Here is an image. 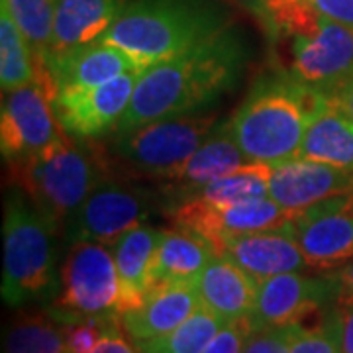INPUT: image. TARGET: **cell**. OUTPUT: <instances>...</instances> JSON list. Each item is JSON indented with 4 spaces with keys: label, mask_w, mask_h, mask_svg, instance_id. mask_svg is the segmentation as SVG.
<instances>
[{
    "label": "cell",
    "mask_w": 353,
    "mask_h": 353,
    "mask_svg": "<svg viewBox=\"0 0 353 353\" xmlns=\"http://www.w3.org/2000/svg\"><path fill=\"white\" fill-rule=\"evenodd\" d=\"M248 57L243 39L226 28L201 46L145 69L114 132L132 130L157 118L190 114L212 104L240 83Z\"/></svg>",
    "instance_id": "obj_1"
},
{
    "label": "cell",
    "mask_w": 353,
    "mask_h": 353,
    "mask_svg": "<svg viewBox=\"0 0 353 353\" xmlns=\"http://www.w3.org/2000/svg\"><path fill=\"white\" fill-rule=\"evenodd\" d=\"M328 97L281 71L253 85L228 128L250 161L277 165L296 157L312 114Z\"/></svg>",
    "instance_id": "obj_2"
},
{
    "label": "cell",
    "mask_w": 353,
    "mask_h": 353,
    "mask_svg": "<svg viewBox=\"0 0 353 353\" xmlns=\"http://www.w3.org/2000/svg\"><path fill=\"white\" fill-rule=\"evenodd\" d=\"M228 28L208 0H134L102 36L139 69L169 61Z\"/></svg>",
    "instance_id": "obj_3"
},
{
    "label": "cell",
    "mask_w": 353,
    "mask_h": 353,
    "mask_svg": "<svg viewBox=\"0 0 353 353\" xmlns=\"http://www.w3.org/2000/svg\"><path fill=\"white\" fill-rule=\"evenodd\" d=\"M10 183L34 202L55 230L87 201L104 181L112 179L110 159L97 143L65 136L41 152L6 161Z\"/></svg>",
    "instance_id": "obj_4"
},
{
    "label": "cell",
    "mask_w": 353,
    "mask_h": 353,
    "mask_svg": "<svg viewBox=\"0 0 353 353\" xmlns=\"http://www.w3.org/2000/svg\"><path fill=\"white\" fill-rule=\"evenodd\" d=\"M4 206L2 299L8 306H22L46 294L53 285L51 236L55 228L24 190H10Z\"/></svg>",
    "instance_id": "obj_5"
},
{
    "label": "cell",
    "mask_w": 353,
    "mask_h": 353,
    "mask_svg": "<svg viewBox=\"0 0 353 353\" xmlns=\"http://www.w3.org/2000/svg\"><path fill=\"white\" fill-rule=\"evenodd\" d=\"M216 128V116H169L114 132L110 150L132 173L161 179L176 171Z\"/></svg>",
    "instance_id": "obj_6"
},
{
    "label": "cell",
    "mask_w": 353,
    "mask_h": 353,
    "mask_svg": "<svg viewBox=\"0 0 353 353\" xmlns=\"http://www.w3.org/2000/svg\"><path fill=\"white\" fill-rule=\"evenodd\" d=\"M157 208V194L150 189L128 187L108 179L67 218V240L114 245L132 228L141 226Z\"/></svg>",
    "instance_id": "obj_7"
},
{
    "label": "cell",
    "mask_w": 353,
    "mask_h": 353,
    "mask_svg": "<svg viewBox=\"0 0 353 353\" xmlns=\"http://www.w3.org/2000/svg\"><path fill=\"white\" fill-rule=\"evenodd\" d=\"M279 50L283 73L328 94L353 71V30L326 16L314 32L281 39Z\"/></svg>",
    "instance_id": "obj_8"
},
{
    "label": "cell",
    "mask_w": 353,
    "mask_h": 353,
    "mask_svg": "<svg viewBox=\"0 0 353 353\" xmlns=\"http://www.w3.org/2000/svg\"><path fill=\"white\" fill-rule=\"evenodd\" d=\"M120 281L110 250L97 241H77L61 269L57 308L67 314L118 316Z\"/></svg>",
    "instance_id": "obj_9"
},
{
    "label": "cell",
    "mask_w": 353,
    "mask_h": 353,
    "mask_svg": "<svg viewBox=\"0 0 353 353\" xmlns=\"http://www.w3.org/2000/svg\"><path fill=\"white\" fill-rule=\"evenodd\" d=\"M338 299V281L328 277H304L301 273H281L259 281L253 308V328L290 326L312 328L324 320Z\"/></svg>",
    "instance_id": "obj_10"
},
{
    "label": "cell",
    "mask_w": 353,
    "mask_h": 353,
    "mask_svg": "<svg viewBox=\"0 0 353 353\" xmlns=\"http://www.w3.org/2000/svg\"><path fill=\"white\" fill-rule=\"evenodd\" d=\"M289 230L308 269L334 271L350 263L353 259V190L294 212Z\"/></svg>",
    "instance_id": "obj_11"
},
{
    "label": "cell",
    "mask_w": 353,
    "mask_h": 353,
    "mask_svg": "<svg viewBox=\"0 0 353 353\" xmlns=\"http://www.w3.org/2000/svg\"><path fill=\"white\" fill-rule=\"evenodd\" d=\"M165 212L173 226L199 234L210 241L212 250L218 241L228 236L269 232L287 226L294 214L271 196L226 206L210 204L201 199H185L171 204Z\"/></svg>",
    "instance_id": "obj_12"
},
{
    "label": "cell",
    "mask_w": 353,
    "mask_h": 353,
    "mask_svg": "<svg viewBox=\"0 0 353 353\" xmlns=\"http://www.w3.org/2000/svg\"><path fill=\"white\" fill-rule=\"evenodd\" d=\"M50 90L32 81L4 92L0 114V150L6 161L28 157L63 139Z\"/></svg>",
    "instance_id": "obj_13"
},
{
    "label": "cell",
    "mask_w": 353,
    "mask_h": 353,
    "mask_svg": "<svg viewBox=\"0 0 353 353\" xmlns=\"http://www.w3.org/2000/svg\"><path fill=\"white\" fill-rule=\"evenodd\" d=\"M141 73L132 69L99 87L59 90L53 102L59 124L69 136L81 139L97 138L114 130L126 114Z\"/></svg>",
    "instance_id": "obj_14"
},
{
    "label": "cell",
    "mask_w": 353,
    "mask_h": 353,
    "mask_svg": "<svg viewBox=\"0 0 353 353\" xmlns=\"http://www.w3.org/2000/svg\"><path fill=\"white\" fill-rule=\"evenodd\" d=\"M214 253L236 263L257 281L308 267L299 243L290 236L289 224L269 232L228 236L216 243Z\"/></svg>",
    "instance_id": "obj_15"
},
{
    "label": "cell",
    "mask_w": 353,
    "mask_h": 353,
    "mask_svg": "<svg viewBox=\"0 0 353 353\" xmlns=\"http://www.w3.org/2000/svg\"><path fill=\"white\" fill-rule=\"evenodd\" d=\"M347 190H353L352 171L301 157L273 165L269 183V196L290 212Z\"/></svg>",
    "instance_id": "obj_16"
},
{
    "label": "cell",
    "mask_w": 353,
    "mask_h": 353,
    "mask_svg": "<svg viewBox=\"0 0 353 353\" xmlns=\"http://www.w3.org/2000/svg\"><path fill=\"white\" fill-rule=\"evenodd\" d=\"M201 306L196 285H157L148 292L138 308L120 316V322L132 340L143 343L173 332Z\"/></svg>",
    "instance_id": "obj_17"
},
{
    "label": "cell",
    "mask_w": 353,
    "mask_h": 353,
    "mask_svg": "<svg viewBox=\"0 0 353 353\" xmlns=\"http://www.w3.org/2000/svg\"><path fill=\"white\" fill-rule=\"evenodd\" d=\"M46 63L50 67L51 77L57 83L59 90L99 87L126 71L139 69L124 51L102 39L63 53L48 55Z\"/></svg>",
    "instance_id": "obj_18"
},
{
    "label": "cell",
    "mask_w": 353,
    "mask_h": 353,
    "mask_svg": "<svg viewBox=\"0 0 353 353\" xmlns=\"http://www.w3.org/2000/svg\"><path fill=\"white\" fill-rule=\"evenodd\" d=\"M163 230L152 226H136L126 232L112 245V255L120 281L118 318L138 308L152 290L153 259L161 241Z\"/></svg>",
    "instance_id": "obj_19"
},
{
    "label": "cell",
    "mask_w": 353,
    "mask_h": 353,
    "mask_svg": "<svg viewBox=\"0 0 353 353\" xmlns=\"http://www.w3.org/2000/svg\"><path fill=\"white\" fill-rule=\"evenodd\" d=\"M126 6V0H53V38L48 55L101 39Z\"/></svg>",
    "instance_id": "obj_20"
},
{
    "label": "cell",
    "mask_w": 353,
    "mask_h": 353,
    "mask_svg": "<svg viewBox=\"0 0 353 353\" xmlns=\"http://www.w3.org/2000/svg\"><path fill=\"white\" fill-rule=\"evenodd\" d=\"M202 306L224 322L250 318L255 308L259 281L236 263L214 255L196 281Z\"/></svg>",
    "instance_id": "obj_21"
},
{
    "label": "cell",
    "mask_w": 353,
    "mask_h": 353,
    "mask_svg": "<svg viewBox=\"0 0 353 353\" xmlns=\"http://www.w3.org/2000/svg\"><path fill=\"white\" fill-rule=\"evenodd\" d=\"M296 157L353 173V122L330 97L312 114Z\"/></svg>",
    "instance_id": "obj_22"
},
{
    "label": "cell",
    "mask_w": 353,
    "mask_h": 353,
    "mask_svg": "<svg viewBox=\"0 0 353 353\" xmlns=\"http://www.w3.org/2000/svg\"><path fill=\"white\" fill-rule=\"evenodd\" d=\"M216 253L210 241L189 230H163L153 259L152 281L157 285H176L196 281ZM152 287V289H153Z\"/></svg>",
    "instance_id": "obj_23"
},
{
    "label": "cell",
    "mask_w": 353,
    "mask_h": 353,
    "mask_svg": "<svg viewBox=\"0 0 353 353\" xmlns=\"http://www.w3.org/2000/svg\"><path fill=\"white\" fill-rule=\"evenodd\" d=\"M243 159L248 157L236 143L226 124V126L216 128L214 132L204 139L201 148L176 171L167 176L165 183H169L171 190H175L181 199L192 189H199L218 176L234 171L236 167L243 165Z\"/></svg>",
    "instance_id": "obj_24"
},
{
    "label": "cell",
    "mask_w": 353,
    "mask_h": 353,
    "mask_svg": "<svg viewBox=\"0 0 353 353\" xmlns=\"http://www.w3.org/2000/svg\"><path fill=\"white\" fill-rule=\"evenodd\" d=\"M271 175H273V165L261 163V161L243 163L226 175L202 185L199 189H192L185 196H181L179 201L201 199V201L218 204V206L259 201V199L269 196Z\"/></svg>",
    "instance_id": "obj_25"
},
{
    "label": "cell",
    "mask_w": 353,
    "mask_h": 353,
    "mask_svg": "<svg viewBox=\"0 0 353 353\" xmlns=\"http://www.w3.org/2000/svg\"><path fill=\"white\" fill-rule=\"evenodd\" d=\"M226 322L201 306L173 332L152 341L138 343L139 353H202Z\"/></svg>",
    "instance_id": "obj_26"
},
{
    "label": "cell",
    "mask_w": 353,
    "mask_h": 353,
    "mask_svg": "<svg viewBox=\"0 0 353 353\" xmlns=\"http://www.w3.org/2000/svg\"><path fill=\"white\" fill-rule=\"evenodd\" d=\"M34 81V57L24 34L14 22L12 14L0 2V83L2 90L24 87Z\"/></svg>",
    "instance_id": "obj_27"
},
{
    "label": "cell",
    "mask_w": 353,
    "mask_h": 353,
    "mask_svg": "<svg viewBox=\"0 0 353 353\" xmlns=\"http://www.w3.org/2000/svg\"><path fill=\"white\" fill-rule=\"evenodd\" d=\"M4 353H67L63 330L50 316H20L8 328Z\"/></svg>",
    "instance_id": "obj_28"
},
{
    "label": "cell",
    "mask_w": 353,
    "mask_h": 353,
    "mask_svg": "<svg viewBox=\"0 0 353 353\" xmlns=\"http://www.w3.org/2000/svg\"><path fill=\"white\" fill-rule=\"evenodd\" d=\"M24 34L34 59H43L53 38V0H2Z\"/></svg>",
    "instance_id": "obj_29"
},
{
    "label": "cell",
    "mask_w": 353,
    "mask_h": 353,
    "mask_svg": "<svg viewBox=\"0 0 353 353\" xmlns=\"http://www.w3.org/2000/svg\"><path fill=\"white\" fill-rule=\"evenodd\" d=\"M290 353H341V324L336 303L320 324L312 328L296 326Z\"/></svg>",
    "instance_id": "obj_30"
},
{
    "label": "cell",
    "mask_w": 353,
    "mask_h": 353,
    "mask_svg": "<svg viewBox=\"0 0 353 353\" xmlns=\"http://www.w3.org/2000/svg\"><path fill=\"white\" fill-rule=\"evenodd\" d=\"M296 326L255 328L243 345V353H290Z\"/></svg>",
    "instance_id": "obj_31"
},
{
    "label": "cell",
    "mask_w": 353,
    "mask_h": 353,
    "mask_svg": "<svg viewBox=\"0 0 353 353\" xmlns=\"http://www.w3.org/2000/svg\"><path fill=\"white\" fill-rule=\"evenodd\" d=\"M253 330L252 316L226 322L202 353H240Z\"/></svg>",
    "instance_id": "obj_32"
},
{
    "label": "cell",
    "mask_w": 353,
    "mask_h": 353,
    "mask_svg": "<svg viewBox=\"0 0 353 353\" xmlns=\"http://www.w3.org/2000/svg\"><path fill=\"white\" fill-rule=\"evenodd\" d=\"M318 12L353 30V0H310Z\"/></svg>",
    "instance_id": "obj_33"
},
{
    "label": "cell",
    "mask_w": 353,
    "mask_h": 353,
    "mask_svg": "<svg viewBox=\"0 0 353 353\" xmlns=\"http://www.w3.org/2000/svg\"><path fill=\"white\" fill-rule=\"evenodd\" d=\"M336 306L341 324V353H353V299L338 296Z\"/></svg>",
    "instance_id": "obj_34"
},
{
    "label": "cell",
    "mask_w": 353,
    "mask_h": 353,
    "mask_svg": "<svg viewBox=\"0 0 353 353\" xmlns=\"http://www.w3.org/2000/svg\"><path fill=\"white\" fill-rule=\"evenodd\" d=\"M88 353H139V350H136V347L118 332V326H116V328L108 330V332L101 338V341H99Z\"/></svg>",
    "instance_id": "obj_35"
},
{
    "label": "cell",
    "mask_w": 353,
    "mask_h": 353,
    "mask_svg": "<svg viewBox=\"0 0 353 353\" xmlns=\"http://www.w3.org/2000/svg\"><path fill=\"white\" fill-rule=\"evenodd\" d=\"M330 99L353 122V71L330 92Z\"/></svg>",
    "instance_id": "obj_36"
},
{
    "label": "cell",
    "mask_w": 353,
    "mask_h": 353,
    "mask_svg": "<svg viewBox=\"0 0 353 353\" xmlns=\"http://www.w3.org/2000/svg\"><path fill=\"white\" fill-rule=\"evenodd\" d=\"M334 277L338 281V296L353 299V259L350 263L340 267Z\"/></svg>",
    "instance_id": "obj_37"
},
{
    "label": "cell",
    "mask_w": 353,
    "mask_h": 353,
    "mask_svg": "<svg viewBox=\"0 0 353 353\" xmlns=\"http://www.w3.org/2000/svg\"><path fill=\"white\" fill-rule=\"evenodd\" d=\"M240 2H245V4H250V6H259L265 0H240Z\"/></svg>",
    "instance_id": "obj_38"
}]
</instances>
